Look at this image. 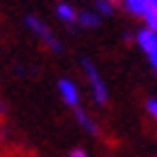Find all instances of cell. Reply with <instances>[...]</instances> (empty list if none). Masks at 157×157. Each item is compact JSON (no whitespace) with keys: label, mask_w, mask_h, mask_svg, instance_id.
<instances>
[{"label":"cell","mask_w":157,"mask_h":157,"mask_svg":"<svg viewBox=\"0 0 157 157\" xmlns=\"http://www.w3.org/2000/svg\"><path fill=\"white\" fill-rule=\"evenodd\" d=\"M82 70H85V75H87V82H90V92H92V99H94V104H106V99H109V92H106V85H104V80L99 75L97 65L92 63V60H82Z\"/></svg>","instance_id":"6da1fadb"},{"label":"cell","mask_w":157,"mask_h":157,"mask_svg":"<svg viewBox=\"0 0 157 157\" xmlns=\"http://www.w3.org/2000/svg\"><path fill=\"white\" fill-rule=\"evenodd\" d=\"M24 24H27V27H29V29H32V32H34V34H36L46 46H48V48H51V51H56V53L63 51V44L53 36V32L48 29V24H46V22H41L39 17H34V15H27V17H24Z\"/></svg>","instance_id":"7a4b0ae2"},{"label":"cell","mask_w":157,"mask_h":157,"mask_svg":"<svg viewBox=\"0 0 157 157\" xmlns=\"http://www.w3.org/2000/svg\"><path fill=\"white\" fill-rule=\"evenodd\" d=\"M56 90H58L60 99H63L68 106L75 109V106L80 104V90H78V85H75L70 78H60L58 82H56Z\"/></svg>","instance_id":"3957f363"},{"label":"cell","mask_w":157,"mask_h":157,"mask_svg":"<svg viewBox=\"0 0 157 157\" xmlns=\"http://www.w3.org/2000/svg\"><path fill=\"white\" fill-rule=\"evenodd\" d=\"M136 41H138V46H140V51H145V56L157 53V32L155 29H150V27L140 29L136 34Z\"/></svg>","instance_id":"277c9868"},{"label":"cell","mask_w":157,"mask_h":157,"mask_svg":"<svg viewBox=\"0 0 157 157\" xmlns=\"http://www.w3.org/2000/svg\"><path fill=\"white\" fill-rule=\"evenodd\" d=\"M56 17L65 24H73V22H78V10L70 2H58L56 5Z\"/></svg>","instance_id":"5b68a950"},{"label":"cell","mask_w":157,"mask_h":157,"mask_svg":"<svg viewBox=\"0 0 157 157\" xmlns=\"http://www.w3.org/2000/svg\"><path fill=\"white\" fill-rule=\"evenodd\" d=\"M75 121H78V126L82 128V131H87V133H97V123L87 116V111L80 109V104L75 106Z\"/></svg>","instance_id":"8992f818"},{"label":"cell","mask_w":157,"mask_h":157,"mask_svg":"<svg viewBox=\"0 0 157 157\" xmlns=\"http://www.w3.org/2000/svg\"><path fill=\"white\" fill-rule=\"evenodd\" d=\"M123 5H126V10H128L131 15L143 17V15H145V10H147L152 2H150V0H123Z\"/></svg>","instance_id":"52a82bcc"},{"label":"cell","mask_w":157,"mask_h":157,"mask_svg":"<svg viewBox=\"0 0 157 157\" xmlns=\"http://www.w3.org/2000/svg\"><path fill=\"white\" fill-rule=\"evenodd\" d=\"M78 24L85 27V29H94L99 27V12H78Z\"/></svg>","instance_id":"ba28073f"},{"label":"cell","mask_w":157,"mask_h":157,"mask_svg":"<svg viewBox=\"0 0 157 157\" xmlns=\"http://www.w3.org/2000/svg\"><path fill=\"white\" fill-rule=\"evenodd\" d=\"M143 20H145V27H150V29H155V32H157V7H155V5H150V7L145 10Z\"/></svg>","instance_id":"9c48e42d"},{"label":"cell","mask_w":157,"mask_h":157,"mask_svg":"<svg viewBox=\"0 0 157 157\" xmlns=\"http://www.w3.org/2000/svg\"><path fill=\"white\" fill-rule=\"evenodd\" d=\"M97 12L101 17L114 15V0H97Z\"/></svg>","instance_id":"30bf717a"},{"label":"cell","mask_w":157,"mask_h":157,"mask_svg":"<svg viewBox=\"0 0 157 157\" xmlns=\"http://www.w3.org/2000/svg\"><path fill=\"white\" fill-rule=\"evenodd\" d=\"M145 109H147V114H150V116L157 121V99H150V101L145 104Z\"/></svg>","instance_id":"8fae6325"},{"label":"cell","mask_w":157,"mask_h":157,"mask_svg":"<svg viewBox=\"0 0 157 157\" xmlns=\"http://www.w3.org/2000/svg\"><path fill=\"white\" fill-rule=\"evenodd\" d=\"M70 157H87V152H85V150H70Z\"/></svg>","instance_id":"7c38bea8"},{"label":"cell","mask_w":157,"mask_h":157,"mask_svg":"<svg viewBox=\"0 0 157 157\" xmlns=\"http://www.w3.org/2000/svg\"><path fill=\"white\" fill-rule=\"evenodd\" d=\"M150 65L155 68V73H157V53H152V56H150Z\"/></svg>","instance_id":"4fadbf2b"},{"label":"cell","mask_w":157,"mask_h":157,"mask_svg":"<svg viewBox=\"0 0 157 157\" xmlns=\"http://www.w3.org/2000/svg\"><path fill=\"white\" fill-rule=\"evenodd\" d=\"M150 2H152V5H155V7H157V0H150Z\"/></svg>","instance_id":"5bb4252c"},{"label":"cell","mask_w":157,"mask_h":157,"mask_svg":"<svg viewBox=\"0 0 157 157\" xmlns=\"http://www.w3.org/2000/svg\"><path fill=\"white\" fill-rule=\"evenodd\" d=\"M114 2H116V0H114Z\"/></svg>","instance_id":"9a60e30c"}]
</instances>
